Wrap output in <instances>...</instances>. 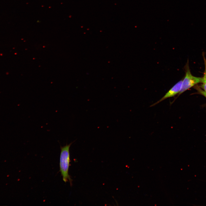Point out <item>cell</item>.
<instances>
[{"label":"cell","mask_w":206,"mask_h":206,"mask_svg":"<svg viewBox=\"0 0 206 206\" xmlns=\"http://www.w3.org/2000/svg\"><path fill=\"white\" fill-rule=\"evenodd\" d=\"M205 65V70L203 76L202 77L201 83V84L200 87L206 92V59L204 53L203 55Z\"/></svg>","instance_id":"obj_4"},{"label":"cell","mask_w":206,"mask_h":206,"mask_svg":"<svg viewBox=\"0 0 206 206\" xmlns=\"http://www.w3.org/2000/svg\"><path fill=\"white\" fill-rule=\"evenodd\" d=\"M61 146V153L60 157V171L61 173L63 181L66 183L69 181L71 186L72 185V180L68 174V170L70 161V148L73 142Z\"/></svg>","instance_id":"obj_1"},{"label":"cell","mask_w":206,"mask_h":206,"mask_svg":"<svg viewBox=\"0 0 206 206\" xmlns=\"http://www.w3.org/2000/svg\"><path fill=\"white\" fill-rule=\"evenodd\" d=\"M183 80H181L175 84L159 100L150 106V107L153 106L163 101L164 100L174 96L177 94L179 93L181 88Z\"/></svg>","instance_id":"obj_3"},{"label":"cell","mask_w":206,"mask_h":206,"mask_svg":"<svg viewBox=\"0 0 206 206\" xmlns=\"http://www.w3.org/2000/svg\"><path fill=\"white\" fill-rule=\"evenodd\" d=\"M185 75L183 80L181 89L178 97L187 90L201 83L202 77L193 76L190 71L188 61L185 66Z\"/></svg>","instance_id":"obj_2"},{"label":"cell","mask_w":206,"mask_h":206,"mask_svg":"<svg viewBox=\"0 0 206 206\" xmlns=\"http://www.w3.org/2000/svg\"><path fill=\"white\" fill-rule=\"evenodd\" d=\"M195 88L197 90L199 94L202 95L206 98V92L200 86L196 85L195 86Z\"/></svg>","instance_id":"obj_5"}]
</instances>
